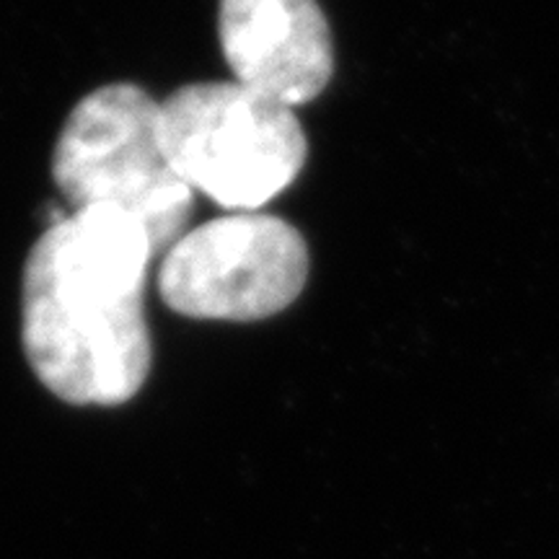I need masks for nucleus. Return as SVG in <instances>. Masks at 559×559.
Returning <instances> with one entry per match:
<instances>
[{"mask_svg":"<svg viewBox=\"0 0 559 559\" xmlns=\"http://www.w3.org/2000/svg\"><path fill=\"white\" fill-rule=\"evenodd\" d=\"M153 257L148 230L109 207L62 215L32 247L21 340L37 379L62 402L117 407L148 379L143 296Z\"/></svg>","mask_w":559,"mask_h":559,"instance_id":"1","label":"nucleus"},{"mask_svg":"<svg viewBox=\"0 0 559 559\" xmlns=\"http://www.w3.org/2000/svg\"><path fill=\"white\" fill-rule=\"evenodd\" d=\"M160 135L181 179L230 210L275 200L309 153L293 107L239 81L174 91L160 104Z\"/></svg>","mask_w":559,"mask_h":559,"instance_id":"3","label":"nucleus"},{"mask_svg":"<svg viewBox=\"0 0 559 559\" xmlns=\"http://www.w3.org/2000/svg\"><path fill=\"white\" fill-rule=\"evenodd\" d=\"M218 37L234 79L288 107L317 99L334 73L317 0H221Z\"/></svg>","mask_w":559,"mask_h":559,"instance_id":"5","label":"nucleus"},{"mask_svg":"<svg viewBox=\"0 0 559 559\" xmlns=\"http://www.w3.org/2000/svg\"><path fill=\"white\" fill-rule=\"evenodd\" d=\"M52 179L75 210L109 207L135 218L156 254L192 218L194 190L164 145L160 104L135 83H109L75 104L55 145Z\"/></svg>","mask_w":559,"mask_h":559,"instance_id":"2","label":"nucleus"},{"mask_svg":"<svg viewBox=\"0 0 559 559\" xmlns=\"http://www.w3.org/2000/svg\"><path fill=\"white\" fill-rule=\"evenodd\" d=\"M309 280V247L277 215L241 213L187 230L158 272L164 304L202 321H262Z\"/></svg>","mask_w":559,"mask_h":559,"instance_id":"4","label":"nucleus"}]
</instances>
